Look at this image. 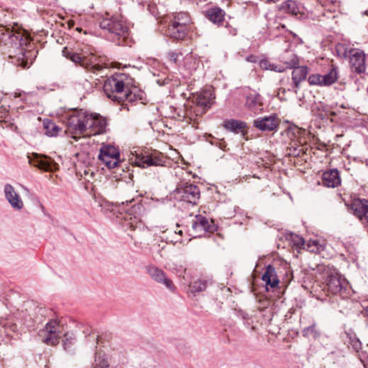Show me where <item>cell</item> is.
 I'll list each match as a JSON object with an SVG mask.
<instances>
[{
    "instance_id": "9c48e42d",
    "label": "cell",
    "mask_w": 368,
    "mask_h": 368,
    "mask_svg": "<svg viewBox=\"0 0 368 368\" xmlns=\"http://www.w3.org/2000/svg\"><path fill=\"white\" fill-rule=\"evenodd\" d=\"M30 161L34 166L39 168L42 171H47V172L57 171V165L55 163L54 160L45 155L36 154V153L32 154L31 156Z\"/></svg>"
},
{
    "instance_id": "6da1fadb",
    "label": "cell",
    "mask_w": 368,
    "mask_h": 368,
    "mask_svg": "<svg viewBox=\"0 0 368 368\" xmlns=\"http://www.w3.org/2000/svg\"><path fill=\"white\" fill-rule=\"evenodd\" d=\"M291 279L289 265L272 253L259 260L253 274L252 288L259 299L275 300L282 296Z\"/></svg>"
},
{
    "instance_id": "5b68a950",
    "label": "cell",
    "mask_w": 368,
    "mask_h": 368,
    "mask_svg": "<svg viewBox=\"0 0 368 368\" xmlns=\"http://www.w3.org/2000/svg\"><path fill=\"white\" fill-rule=\"evenodd\" d=\"M215 93L214 89L208 86L195 94L188 101L186 113L192 121L197 122L214 104Z\"/></svg>"
},
{
    "instance_id": "7402d4cb",
    "label": "cell",
    "mask_w": 368,
    "mask_h": 368,
    "mask_svg": "<svg viewBox=\"0 0 368 368\" xmlns=\"http://www.w3.org/2000/svg\"><path fill=\"white\" fill-rule=\"evenodd\" d=\"M196 222H197L198 224H199L200 226H202V227L205 228L206 231L211 232V231L214 230V228H213L212 225L208 223V221L207 219L204 218V217H198Z\"/></svg>"
},
{
    "instance_id": "7a4b0ae2",
    "label": "cell",
    "mask_w": 368,
    "mask_h": 368,
    "mask_svg": "<svg viewBox=\"0 0 368 368\" xmlns=\"http://www.w3.org/2000/svg\"><path fill=\"white\" fill-rule=\"evenodd\" d=\"M159 33L173 43L189 45L197 36L192 16L186 12L168 13L162 16L157 24Z\"/></svg>"
},
{
    "instance_id": "44dd1931",
    "label": "cell",
    "mask_w": 368,
    "mask_h": 368,
    "mask_svg": "<svg viewBox=\"0 0 368 368\" xmlns=\"http://www.w3.org/2000/svg\"><path fill=\"white\" fill-rule=\"evenodd\" d=\"M288 238L289 240L293 242V245L299 247H304V239L302 237L299 236V235H295V234L290 233L289 234V235H288Z\"/></svg>"
},
{
    "instance_id": "277c9868",
    "label": "cell",
    "mask_w": 368,
    "mask_h": 368,
    "mask_svg": "<svg viewBox=\"0 0 368 368\" xmlns=\"http://www.w3.org/2000/svg\"><path fill=\"white\" fill-rule=\"evenodd\" d=\"M107 122L100 115L89 112L80 111L71 114L67 122L68 132L77 137L102 133Z\"/></svg>"
},
{
    "instance_id": "8992f818",
    "label": "cell",
    "mask_w": 368,
    "mask_h": 368,
    "mask_svg": "<svg viewBox=\"0 0 368 368\" xmlns=\"http://www.w3.org/2000/svg\"><path fill=\"white\" fill-rule=\"evenodd\" d=\"M99 159L107 168L110 169L117 168L121 162L120 150L112 144L103 146L100 150Z\"/></svg>"
},
{
    "instance_id": "7c38bea8",
    "label": "cell",
    "mask_w": 368,
    "mask_h": 368,
    "mask_svg": "<svg viewBox=\"0 0 368 368\" xmlns=\"http://www.w3.org/2000/svg\"><path fill=\"white\" fill-rule=\"evenodd\" d=\"M147 271L149 275L151 276V278L154 281H157L159 284L165 285V287L170 289V290H172V291L175 290V287H174V284L167 278L166 275H165V274L161 270L159 269L157 267L150 266L147 267Z\"/></svg>"
},
{
    "instance_id": "ba28073f",
    "label": "cell",
    "mask_w": 368,
    "mask_h": 368,
    "mask_svg": "<svg viewBox=\"0 0 368 368\" xmlns=\"http://www.w3.org/2000/svg\"><path fill=\"white\" fill-rule=\"evenodd\" d=\"M350 68L354 72L362 74L366 68V59L364 52L360 49L352 48L349 52Z\"/></svg>"
},
{
    "instance_id": "8fae6325",
    "label": "cell",
    "mask_w": 368,
    "mask_h": 368,
    "mask_svg": "<svg viewBox=\"0 0 368 368\" xmlns=\"http://www.w3.org/2000/svg\"><path fill=\"white\" fill-rule=\"evenodd\" d=\"M255 127L262 131H275L280 125V120L276 116L262 117L255 121Z\"/></svg>"
},
{
    "instance_id": "30bf717a",
    "label": "cell",
    "mask_w": 368,
    "mask_h": 368,
    "mask_svg": "<svg viewBox=\"0 0 368 368\" xmlns=\"http://www.w3.org/2000/svg\"><path fill=\"white\" fill-rule=\"evenodd\" d=\"M347 281L345 278L338 273L329 275L327 281L328 288L335 294H341L345 290Z\"/></svg>"
},
{
    "instance_id": "e0dca14e",
    "label": "cell",
    "mask_w": 368,
    "mask_h": 368,
    "mask_svg": "<svg viewBox=\"0 0 368 368\" xmlns=\"http://www.w3.org/2000/svg\"><path fill=\"white\" fill-rule=\"evenodd\" d=\"M326 242L323 238H313L305 244L306 250L312 253H320L324 250Z\"/></svg>"
},
{
    "instance_id": "d6986e66",
    "label": "cell",
    "mask_w": 368,
    "mask_h": 368,
    "mask_svg": "<svg viewBox=\"0 0 368 368\" xmlns=\"http://www.w3.org/2000/svg\"><path fill=\"white\" fill-rule=\"evenodd\" d=\"M45 133L49 137H56L60 132V128L56 123L49 119H45L43 123Z\"/></svg>"
},
{
    "instance_id": "cb8c5ba5",
    "label": "cell",
    "mask_w": 368,
    "mask_h": 368,
    "mask_svg": "<svg viewBox=\"0 0 368 368\" xmlns=\"http://www.w3.org/2000/svg\"><path fill=\"white\" fill-rule=\"evenodd\" d=\"M261 1H264V2L267 3V4H273V3L277 2V1H279V0H261Z\"/></svg>"
},
{
    "instance_id": "52a82bcc",
    "label": "cell",
    "mask_w": 368,
    "mask_h": 368,
    "mask_svg": "<svg viewBox=\"0 0 368 368\" xmlns=\"http://www.w3.org/2000/svg\"><path fill=\"white\" fill-rule=\"evenodd\" d=\"M62 334V327L57 320H52L45 328L43 332V341L45 343L51 346H56L59 343Z\"/></svg>"
},
{
    "instance_id": "ac0fdd59",
    "label": "cell",
    "mask_w": 368,
    "mask_h": 368,
    "mask_svg": "<svg viewBox=\"0 0 368 368\" xmlns=\"http://www.w3.org/2000/svg\"><path fill=\"white\" fill-rule=\"evenodd\" d=\"M224 127L231 132H235V133H241V132H245L248 128L246 123H243V122L234 120H227V121L224 122Z\"/></svg>"
},
{
    "instance_id": "9a60e30c",
    "label": "cell",
    "mask_w": 368,
    "mask_h": 368,
    "mask_svg": "<svg viewBox=\"0 0 368 368\" xmlns=\"http://www.w3.org/2000/svg\"><path fill=\"white\" fill-rule=\"evenodd\" d=\"M322 184L326 187L336 188L340 186L341 178L337 170L332 169L326 171L321 177Z\"/></svg>"
},
{
    "instance_id": "4fadbf2b",
    "label": "cell",
    "mask_w": 368,
    "mask_h": 368,
    "mask_svg": "<svg viewBox=\"0 0 368 368\" xmlns=\"http://www.w3.org/2000/svg\"><path fill=\"white\" fill-rule=\"evenodd\" d=\"M204 15L208 20L215 25H220L224 22L225 13L218 6H209L205 10Z\"/></svg>"
},
{
    "instance_id": "3957f363",
    "label": "cell",
    "mask_w": 368,
    "mask_h": 368,
    "mask_svg": "<svg viewBox=\"0 0 368 368\" xmlns=\"http://www.w3.org/2000/svg\"><path fill=\"white\" fill-rule=\"evenodd\" d=\"M104 90L110 99L123 105H130L143 99L142 91L135 81L121 73L109 77L104 83Z\"/></svg>"
},
{
    "instance_id": "603a6c76",
    "label": "cell",
    "mask_w": 368,
    "mask_h": 368,
    "mask_svg": "<svg viewBox=\"0 0 368 368\" xmlns=\"http://www.w3.org/2000/svg\"><path fill=\"white\" fill-rule=\"evenodd\" d=\"M205 283H204L203 281H198L197 283H196V285H195L194 289L196 290V291H200V290H204V289L205 288Z\"/></svg>"
},
{
    "instance_id": "5bb4252c",
    "label": "cell",
    "mask_w": 368,
    "mask_h": 368,
    "mask_svg": "<svg viewBox=\"0 0 368 368\" xmlns=\"http://www.w3.org/2000/svg\"><path fill=\"white\" fill-rule=\"evenodd\" d=\"M4 194H5L6 199L13 208L16 209H21L23 207V203L20 195L11 185H6L4 187Z\"/></svg>"
},
{
    "instance_id": "2e32d148",
    "label": "cell",
    "mask_w": 368,
    "mask_h": 368,
    "mask_svg": "<svg viewBox=\"0 0 368 368\" xmlns=\"http://www.w3.org/2000/svg\"><path fill=\"white\" fill-rule=\"evenodd\" d=\"M351 210L352 212L361 220H367L368 219V202L365 199H357L351 204Z\"/></svg>"
},
{
    "instance_id": "ffe728a7",
    "label": "cell",
    "mask_w": 368,
    "mask_h": 368,
    "mask_svg": "<svg viewBox=\"0 0 368 368\" xmlns=\"http://www.w3.org/2000/svg\"><path fill=\"white\" fill-rule=\"evenodd\" d=\"M308 69L306 67H299L293 73V80L295 84L298 85L306 79Z\"/></svg>"
}]
</instances>
